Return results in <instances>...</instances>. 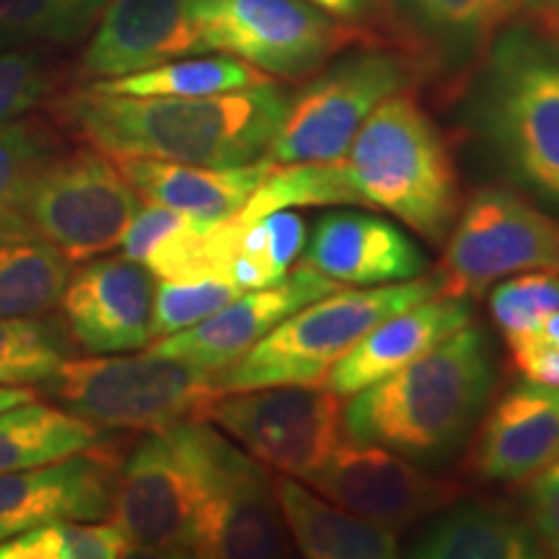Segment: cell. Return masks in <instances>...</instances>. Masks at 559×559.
I'll return each mask as SVG.
<instances>
[{
	"label": "cell",
	"mask_w": 559,
	"mask_h": 559,
	"mask_svg": "<svg viewBox=\"0 0 559 559\" xmlns=\"http://www.w3.org/2000/svg\"><path fill=\"white\" fill-rule=\"evenodd\" d=\"M313 205H358L394 215L428 239H449L459 218V177L445 138L409 94L368 115L345 156L277 164L243 215Z\"/></svg>",
	"instance_id": "6da1fadb"
},
{
	"label": "cell",
	"mask_w": 559,
	"mask_h": 559,
	"mask_svg": "<svg viewBox=\"0 0 559 559\" xmlns=\"http://www.w3.org/2000/svg\"><path fill=\"white\" fill-rule=\"evenodd\" d=\"M288 102L275 81L215 96H124L81 86L55 96L50 115L107 156L243 166L267 158Z\"/></svg>",
	"instance_id": "7a4b0ae2"
},
{
	"label": "cell",
	"mask_w": 559,
	"mask_h": 559,
	"mask_svg": "<svg viewBox=\"0 0 559 559\" xmlns=\"http://www.w3.org/2000/svg\"><path fill=\"white\" fill-rule=\"evenodd\" d=\"M495 366L479 326L466 324L423 358L349 396L342 432L349 443H373L412 461L451 456L481 415Z\"/></svg>",
	"instance_id": "3957f363"
},
{
	"label": "cell",
	"mask_w": 559,
	"mask_h": 559,
	"mask_svg": "<svg viewBox=\"0 0 559 559\" xmlns=\"http://www.w3.org/2000/svg\"><path fill=\"white\" fill-rule=\"evenodd\" d=\"M472 120L508 177L559 210V26L534 19L495 34Z\"/></svg>",
	"instance_id": "277c9868"
},
{
	"label": "cell",
	"mask_w": 559,
	"mask_h": 559,
	"mask_svg": "<svg viewBox=\"0 0 559 559\" xmlns=\"http://www.w3.org/2000/svg\"><path fill=\"white\" fill-rule=\"evenodd\" d=\"M239 453L200 417L138 440L120 464L109 515L132 555L194 557L207 510Z\"/></svg>",
	"instance_id": "5b68a950"
},
{
	"label": "cell",
	"mask_w": 559,
	"mask_h": 559,
	"mask_svg": "<svg viewBox=\"0 0 559 559\" xmlns=\"http://www.w3.org/2000/svg\"><path fill=\"white\" fill-rule=\"evenodd\" d=\"M440 296L438 277L334 290L283 319L221 373V391L321 386L334 362L391 313Z\"/></svg>",
	"instance_id": "8992f818"
},
{
	"label": "cell",
	"mask_w": 559,
	"mask_h": 559,
	"mask_svg": "<svg viewBox=\"0 0 559 559\" xmlns=\"http://www.w3.org/2000/svg\"><path fill=\"white\" fill-rule=\"evenodd\" d=\"M221 373L145 349L143 355L66 360L41 389L60 409L96 428L153 432L202 417L223 394Z\"/></svg>",
	"instance_id": "52a82bcc"
},
{
	"label": "cell",
	"mask_w": 559,
	"mask_h": 559,
	"mask_svg": "<svg viewBox=\"0 0 559 559\" xmlns=\"http://www.w3.org/2000/svg\"><path fill=\"white\" fill-rule=\"evenodd\" d=\"M140 207L135 187L102 151L58 153L0 230L32 234L70 262H86L120 247Z\"/></svg>",
	"instance_id": "ba28073f"
},
{
	"label": "cell",
	"mask_w": 559,
	"mask_h": 559,
	"mask_svg": "<svg viewBox=\"0 0 559 559\" xmlns=\"http://www.w3.org/2000/svg\"><path fill=\"white\" fill-rule=\"evenodd\" d=\"M438 267L440 296L477 298L521 272L559 275V221L506 187H485L464 205Z\"/></svg>",
	"instance_id": "9c48e42d"
},
{
	"label": "cell",
	"mask_w": 559,
	"mask_h": 559,
	"mask_svg": "<svg viewBox=\"0 0 559 559\" xmlns=\"http://www.w3.org/2000/svg\"><path fill=\"white\" fill-rule=\"evenodd\" d=\"M407 83L409 68L396 52L373 47L345 55L288 102L267 158L306 164L345 156L370 111Z\"/></svg>",
	"instance_id": "30bf717a"
},
{
	"label": "cell",
	"mask_w": 559,
	"mask_h": 559,
	"mask_svg": "<svg viewBox=\"0 0 559 559\" xmlns=\"http://www.w3.org/2000/svg\"><path fill=\"white\" fill-rule=\"evenodd\" d=\"M200 419L218 425L270 469L309 479L340 445L342 396L324 383L228 391L215 396Z\"/></svg>",
	"instance_id": "8fae6325"
},
{
	"label": "cell",
	"mask_w": 559,
	"mask_h": 559,
	"mask_svg": "<svg viewBox=\"0 0 559 559\" xmlns=\"http://www.w3.org/2000/svg\"><path fill=\"white\" fill-rule=\"evenodd\" d=\"M207 52L234 55L270 79H304L355 39L309 0H194Z\"/></svg>",
	"instance_id": "7c38bea8"
},
{
	"label": "cell",
	"mask_w": 559,
	"mask_h": 559,
	"mask_svg": "<svg viewBox=\"0 0 559 559\" xmlns=\"http://www.w3.org/2000/svg\"><path fill=\"white\" fill-rule=\"evenodd\" d=\"M306 481L321 498L389 531L407 528L456 498L451 481L428 477L400 453L349 440Z\"/></svg>",
	"instance_id": "4fadbf2b"
},
{
	"label": "cell",
	"mask_w": 559,
	"mask_h": 559,
	"mask_svg": "<svg viewBox=\"0 0 559 559\" xmlns=\"http://www.w3.org/2000/svg\"><path fill=\"white\" fill-rule=\"evenodd\" d=\"M337 280L321 275L319 270L300 264L275 285L257 290H243L230 304L223 306L207 319L169 337L153 340L148 353L194 362L210 370H226L254 347L264 334H270L283 319L304 309L311 300H319L340 290Z\"/></svg>",
	"instance_id": "5bb4252c"
},
{
	"label": "cell",
	"mask_w": 559,
	"mask_h": 559,
	"mask_svg": "<svg viewBox=\"0 0 559 559\" xmlns=\"http://www.w3.org/2000/svg\"><path fill=\"white\" fill-rule=\"evenodd\" d=\"M153 298L156 275L122 254L70 272L60 306L70 337L86 353L115 355L151 345Z\"/></svg>",
	"instance_id": "9a60e30c"
},
{
	"label": "cell",
	"mask_w": 559,
	"mask_h": 559,
	"mask_svg": "<svg viewBox=\"0 0 559 559\" xmlns=\"http://www.w3.org/2000/svg\"><path fill=\"white\" fill-rule=\"evenodd\" d=\"M120 461L107 449L0 474V544L50 521H104L115 506Z\"/></svg>",
	"instance_id": "2e32d148"
},
{
	"label": "cell",
	"mask_w": 559,
	"mask_h": 559,
	"mask_svg": "<svg viewBox=\"0 0 559 559\" xmlns=\"http://www.w3.org/2000/svg\"><path fill=\"white\" fill-rule=\"evenodd\" d=\"M192 3L194 0H109L81 55L79 75L91 81L122 79L207 52Z\"/></svg>",
	"instance_id": "e0dca14e"
},
{
	"label": "cell",
	"mask_w": 559,
	"mask_h": 559,
	"mask_svg": "<svg viewBox=\"0 0 559 559\" xmlns=\"http://www.w3.org/2000/svg\"><path fill=\"white\" fill-rule=\"evenodd\" d=\"M304 264L355 288L407 283L428 267L423 251L400 226L358 210L321 215L304 247Z\"/></svg>",
	"instance_id": "ac0fdd59"
},
{
	"label": "cell",
	"mask_w": 559,
	"mask_h": 559,
	"mask_svg": "<svg viewBox=\"0 0 559 559\" xmlns=\"http://www.w3.org/2000/svg\"><path fill=\"white\" fill-rule=\"evenodd\" d=\"M559 456V386L508 389L474 438L469 469L487 481H523Z\"/></svg>",
	"instance_id": "d6986e66"
},
{
	"label": "cell",
	"mask_w": 559,
	"mask_h": 559,
	"mask_svg": "<svg viewBox=\"0 0 559 559\" xmlns=\"http://www.w3.org/2000/svg\"><path fill=\"white\" fill-rule=\"evenodd\" d=\"M466 324H472V306L464 298L436 296L412 309L391 313L362 334L345 358L334 362L324 386L337 396L358 394L409 366L412 360L423 358L438 342Z\"/></svg>",
	"instance_id": "ffe728a7"
},
{
	"label": "cell",
	"mask_w": 559,
	"mask_h": 559,
	"mask_svg": "<svg viewBox=\"0 0 559 559\" xmlns=\"http://www.w3.org/2000/svg\"><path fill=\"white\" fill-rule=\"evenodd\" d=\"M111 160L140 198L200 223H221L241 213L277 166L272 158L243 166H198L143 156H111Z\"/></svg>",
	"instance_id": "44dd1931"
},
{
	"label": "cell",
	"mask_w": 559,
	"mask_h": 559,
	"mask_svg": "<svg viewBox=\"0 0 559 559\" xmlns=\"http://www.w3.org/2000/svg\"><path fill=\"white\" fill-rule=\"evenodd\" d=\"M288 555L275 485L247 451L234 461L202 526L194 557L267 559Z\"/></svg>",
	"instance_id": "7402d4cb"
},
{
	"label": "cell",
	"mask_w": 559,
	"mask_h": 559,
	"mask_svg": "<svg viewBox=\"0 0 559 559\" xmlns=\"http://www.w3.org/2000/svg\"><path fill=\"white\" fill-rule=\"evenodd\" d=\"M306 247V223L298 213L272 210L264 215L236 213L205 230L200 275H218L241 290L275 285Z\"/></svg>",
	"instance_id": "603a6c76"
},
{
	"label": "cell",
	"mask_w": 559,
	"mask_h": 559,
	"mask_svg": "<svg viewBox=\"0 0 559 559\" xmlns=\"http://www.w3.org/2000/svg\"><path fill=\"white\" fill-rule=\"evenodd\" d=\"M396 29L432 66L459 70L487 52L502 29L513 0H379Z\"/></svg>",
	"instance_id": "cb8c5ba5"
},
{
	"label": "cell",
	"mask_w": 559,
	"mask_h": 559,
	"mask_svg": "<svg viewBox=\"0 0 559 559\" xmlns=\"http://www.w3.org/2000/svg\"><path fill=\"white\" fill-rule=\"evenodd\" d=\"M275 498L283 523L300 555L311 559H391L400 555L394 531L362 521L345 508H334L306 489L296 477H277Z\"/></svg>",
	"instance_id": "d4e9b609"
},
{
	"label": "cell",
	"mask_w": 559,
	"mask_h": 559,
	"mask_svg": "<svg viewBox=\"0 0 559 559\" xmlns=\"http://www.w3.org/2000/svg\"><path fill=\"white\" fill-rule=\"evenodd\" d=\"M544 549L528 519L506 506L469 502L440 513L412 544L419 559H531Z\"/></svg>",
	"instance_id": "484cf974"
},
{
	"label": "cell",
	"mask_w": 559,
	"mask_h": 559,
	"mask_svg": "<svg viewBox=\"0 0 559 559\" xmlns=\"http://www.w3.org/2000/svg\"><path fill=\"white\" fill-rule=\"evenodd\" d=\"M102 443V430L37 400L0 412V474L52 464Z\"/></svg>",
	"instance_id": "4316f807"
},
{
	"label": "cell",
	"mask_w": 559,
	"mask_h": 559,
	"mask_svg": "<svg viewBox=\"0 0 559 559\" xmlns=\"http://www.w3.org/2000/svg\"><path fill=\"white\" fill-rule=\"evenodd\" d=\"M73 262L32 234L0 230V317H47L58 309Z\"/></svg>",
	"instance_id": "83f0119b"
},
{
	"label": "cell",
	"mask_w": 559,
	"mask_h": 559,
	"mask_svg": "<svg viewBox=\"0 0 559 559\" xmlns=\"http://www.w3.org/2000/svg\"><path fill=\"white\" fill-rule=\"evenodd\" d=\"M272 81L234 55H190L122 79L91 81L88 88L124 96H215L262 86Z\"/></svg>",
	"instance_id": "f1b7e54d"
},
{
	"label": "cell",
	"mask_w": 559,
	"mask_h": 559,
	"mask_svg": "<svg viewBox=\"0 0 559 559\" xmlns=\"http://www.w3.org/2000/svg\"><path fill=\"white\" fill-rule=\"evenodd\" d=\"M109 0H0V50L75 45L94 32Z\"/></svg>",
	"instance_id": "f546056e"
},
{
	"label": "cell",
	"mask_w": 559,
	"mask_h": 559,
	"mask_svg": "<svg viewBox=\"0 0 559 559\" xmlns=\"http://www.w3.org/2000/svg\"><path fill=\"white\" fill-rule=\"evenodd\" d=\"M70 332L55 319L0 317V383H41L70 360Z\"/></svg>",
	"instance_id": "4dcf8cb0"
},
{
	"label": "cell",
	"mask_w": 559,
	"mask_h": 559,
	"mask_svg": "<svg viewBox=\"0 0 559 559\" xmlns=\"http://www.w3.org/2000/svg\"><path fill=\"white\" fill-rule=\"evenodd\" d=\"M62 153V138L50 120L16 117L0 122V226L24 200L37 174Z\"/></svg>",
	"instance_id": "1f68e13d"
},
{
	"label": "cell",
	"mask_w": 559,
	"mask_h": 559,
	"mask_svg": "<svg viewBox=\"0 0 559 559\" xmlns=\"http://www.w3.org/2000/svg\"><path fill=\"white\" fill-rule=\"evenodd\" d=\"M128 536L104 521H50L0 544V559H117L130 557Z\"/></svg>",
	"instance_id": "d6a6232c"
},
{
	"label": "cell",
	"mask_w": 559,
	"mask_h": 559,
	"mask_svg": "<svg viewBox=\"0 0 559 559\" xmlns=\"http://www.w3.org/2000/svg\"><path fill=\"white\" fill-rule=\"evenodd\" d=\"M241 293L243 290L239 285L228 283L218 275L158 280L151 319L153 340L169 337L174 332L198 324V321L223 309Z\"/></svg>",
	"instance_id": "836d02e7"
},
{
	"label": "cell",
	"mask_w": 559,
	"mask_h": 559,
	"mask_svg": "<svg viewBox=\"0 0 559 559\" xmlns=\"http://www.w3.org/2000/svg\"><path fill=\"white\" fill-rule=\"evenodd\" d=\"M489 311L506 337L542 330L544 321L559 311V275L536 270L502 280L489 296Z\"/></svg>",
	"instance_id": "e575fe53"
},
{
	"label": "cell",
	"mask_w": 559,
	"mask_h": 559,
	"mask_svg": "<svg viewBox=\"0 0 559 559\" xmlns=\"http://www.w3.org/2000/svg\"><path fill=\"white\" fill-rule=\"evenodd\" d=\"M55 91V73L41 47L0 50V122L29 115Z\"/></svg>",
	"instance_id": "d590c367"
},
{
	"label": "cell",
	"mask_w": 559,
	"mask_h": 559,
	"mask_svg": "<svg viewBox=\"0 0 559 559\" xmlns=\"http://www.w3.org/2000/svg\"><path fill=\"white\" fill-rule=\"evenodd\" d=\"M526 519L542 549L559 557V456L531 477Z\"/></svg>",
	"instance_id": "8d00e7d4"
},
{
	"label": "cell",
	"mask_w": 559,
	"mask_h": 559,
	"mask_svg": "<svg viewBox=\"0 0 559 559\" xmlns=\"http://www.w3.org/2000/svg\"><path fill=\"white\" fill-rule=\"evenodd\" d=\"M506 342L523 379L544 386H559V345L547 332L531 330L510 334Z\"/></svg>",
	"instance_id": "74e56055"
},
{
	"label": "cell",
	"mask_w": 559,
	"mask_h": 559,
	"mask_svg": "<svg viewBox=\"0 0 559 559\" xmlns=\"http://www.w3.org/2000/svg\"><path fill=\"white\" fill-rule=\"evenodd\" d=\"M309 3L317 5V9L326 11L334 19L342 21H358L366 19L379 9V0H309Z\"/></svg>",
	"instance_id": "f35d334b"
},
{
	"label": "cell",
	"mask_w": 559,
	"mask_h": 559,
	"mask_svg": "<svg viewBox=\"0 0 559 559\" xmlns=\"http://www.w3.org/2000/svg\"><path fill=\"white\" fill-rule=\"evenodd\" d=\"M515 11H526L544 24L559 26V0H513Z\"/></svg>",
	"instance_id": "ab89813d"
},
{
	"label": "cell",
	"mask_w": 559,
	"mask_h": 559,
	"mask_svg": "<svg viewBox=\"0 0 559 559\" xmlns=\"http://www.w3.org/2000/svg\"><path fill=\"white\" fill-rule=\"evenodd\" d=\"M34 400H37V394H34L32 389L3 386V383H0V412L13 409V407H19V404H26V402H34Z\"/></svg>",
	"instance_id": "60d3db41"
},
{
	"label": "cell",
	"mask_w": 559,
	"mask_h": 559,
	"mask_svg": "<svg viewBox=\"0 0 559 559\" xmlns=\"http://www.w3.org/2000/svg\"><path fill=\"white\" fill-rule=\"evenodd\" d=\"M542 330L547 332L549 337L555 340L557 345H559V311H557V313H551V317H549L547 321H544V326H542Z\"/></svg>",
	"instance_id": "b9f144b4"
}]
</instances>
